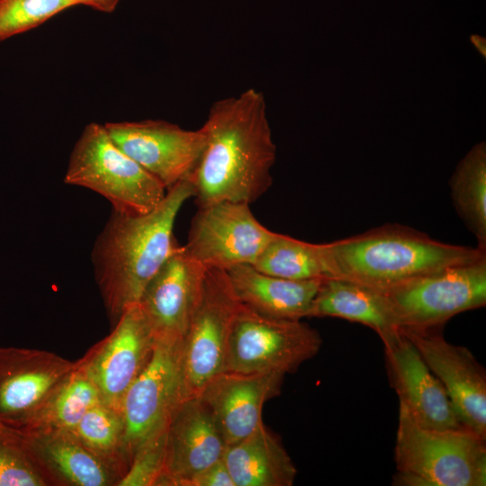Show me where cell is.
<instances>
[{
	"label": "cell",
	"instance_id": "cell-2",
	"mask_svg": "<svg viewBox=\"0 0 486 486\" xmlns=\"http://www.w3.org/2000/svg\"><path fill=\"white\" fill-rule=\"evenodd\" d=\"M194 196L189 179L180 181L150 212L140 215L112 211L92 251L95 280L112 324L179 248L174 237L183 204Z\"/></svg>",
	"mask_w": 486,
	"mask_h": 486
},
{
	"label": "cell",
	"instance_id": "cell-20",
	"mask_svg": "<svg viewBox=\"0 0 486 486\" xmlns=\"http://www.w3.org/2000/svg\"><path fill=\"white\" fill-rule=\"evenodd\" d=\"M239 302L251 310L277 319L302 320L309 316L323 280H293L272 275L253 265L227 271Z\"/></svg>",
	"mask_w": 486,
	"mask_h": 486
},
{
	"label": "cell",
	"instance_id": "cell-21",
	"mask_svg": "<svg viewBox=\"0 0 486 486\" xmlns=\"http://www.w3.org/2000/svg\"><path fill=\"white\" fill-rule=\"evenodd\" d=\"M223 461L235 486H291L297 473L280 439L264 422L248 436L227 446Z\"/></svg>",
	"mask_w": 486,
	"mask_h": 486
},
{
	"label": "cell",
	"instance_id": "cell-24",
	"mask_svg": "<svg viewBox=\"0 0 486 486\" xmlns=\"http://www.w3.org/2000/svg\"><path fill=\"white\" fill-rule=\"evenodd\" d=\"M454 207L486 250V144H476L457 165L449 182Z\"/></svg>",
	"mask_w": 486,
	"mask_h": 486
},
{
	"label": "cell",
	"instance_id": "cell-7",
	"mask_svg": "<svg viewBox=\"0 0 486 486\" xmlns=\"http://www.w3.org/2000/svg\"><path fill=\"white\" fill-rule=\"evenodd\" d=\"M322 339L302 320L260 314L243 305L230 335L224 371L239 373H294L315 356Z\"/></svg>",
	"mask_w": 486,
	"mask_h": 486
},
{
	"label": "cell",
	"instance_id": "cell-25",
	"mask_svg": "<svg viewBox=\"0 0 486 486\" xmlns=\"http://www.w3.org/2000/svg\"><path fill=\"white\" fill-rule=\"evenodd\" d=\"M253 266L264 273L293 280L331 278L323 243L278 233Z\"/></svg>",
	"mask_w": 486,
	"mask_h": 486
},
{
	"label": "cell",
	"instance_id": "cell-6",
	"mask_svg": "<svg viewBox=\"0 0 486 486\" xmlns=\"http://www.w3.org/2000/svg\"><path fill=\"white\" fill-rule=\"evenodd\" d=\"M381 291L400 328H439L458 313L485 306L486 256L422 274Z\"/></svg>",
	"mask_w": 486,
	"mask_h": 486
},
{
	"label": "cell",
	"instance_id": "cell-9",
	"mask_svg": "<svg viewBox=\"0 0 486 486\" xmlns=\"http://www.w3.org/2000/svg\"><path fill=\"white\" fill-rule=\"evenodd\" d=\"M182 340L158 338L149 362L122 398V448L128 467L136 450L167 427L182 400Z\"/></svg>",
	"mask_w": 486,
	"mask_h": 486
},
{
	"label": "cell",
	"instance_id": "cell-17",
	"mask_svg": "<svg viewBox=\"0 0 486 486\" xmlns=\"http://www.w3.org/2000/svg\"><path fill=\"white\" fill-rule=\"evenodd\" d=\"M226 447L202 399L181 400L167 425L166 467L158 486H187L194 476L222 459Z\"/></svg>",
	"mask_w": 486,
	"mask_h": 486
},
{
	"label": "cell",
	"instance_id": "cell-13",
	"mask_svg": "<svg viewBox=\"0 0 486 486\" xmlns=\"http://www.w3.org/2000/svg\"><path fill=\"white\" fill-rule=\"evenodd\" d=\"M443 385L460 423L486 438V374L470 350L438 328H400Z\"/></svg>",
	"mask_w": 486,
	"mask_h": 486
},
{
	"label": "cell",
	"instance_id": "cell-14",
	"mask_svg": "<svg viewBox=\"0 0 486 486\" xmlns=\"http://www.w3.org/2000/svg\"><path fill=\"white\" fill-rule=\"evenodd\" d=\"M379 337L384 346L390 382L399 396L400 404L413 419L434 429L464 428L443 385L400 328Z\"/></svg>",
	"mask_w": 486,
	"mask_h": 486
},
{
	"label": "cell",
	"instance_id": "cell-12",
	"mask_svg": "<svg viewBox=\"0 0 486 486\" xmlns=\"http://www.w3.org/2000/svg\"><path fill=\"white\" fill-rule=\"evenodd\" d=\"M116 145L167 191L194 172L206 143L202 127L185 130L164 120L104 124Z\"/></svg>",
	"mask_w": 486,
	"mask_h": 486
},
{
	"label": "cell",
	"instance_id": "cell-4",
	"mask_svg": "<svg viewBox=\"0 0 486 486\" xmlns=\"http://www.w3.org/2000/svg\"><path fill=\"white\" fill-rule=\"evenodd\" d=\"M396 484L484 486L486 446L466 428L434 429L416 422L400 404L394 449Z\"/></svg>",
	"mask_w": 486,
	"mask_h": 486
},
{
	"label": "cell",
	"instance_id": "cell-18",
	"mask_svg": "<svg viewBox=\"0 0 486 486\" xmlns=\"http://www.w3.org/2000/svg\"><path fill=\"white\" fill-rule=\"evenodd\" d=\"M3 426L24 449L48 485L116 486L118 476L72 431Z\"/></svg>",
	"mask_w": 486,
	"mask_h": 486
},
{
	"label": "cell",
	"instance_id": "cell-11",
	"mask_svg": "<svg viewBox=\"0 0 486 486\" xmlns=\"http://www.w3.org/2000/svg\"><path fill=\"white\" fill-rule=\"evenodd\" d=\"M157 338L139 303L129 306L105 338L76 361L95 385L101 401L120 410L122 398L144 370Z\"/></svg>",
	"mask_w": 486,
	"mask_h": 486
},
{
	"label": "cell",
	"instance_id": "cell-1",
	"mask_svg": "<svg viewBox=\"0 0 486 486\" xmlns=\"http://www.w3.org/2000/svg\"><path fill=\"white\" fill-rule=\"evenodd\" d=\"M206 143L190 180L198 207L221 201L251 204L270 188L276 147L264 94L248 88L213 103L202 126Z\"/></svg>",
	"mask_w": 486,
	"mask_h": 486
},
{
	"label": "cell",
	"instance_id": "cell-29",
	"mask_svg": "<svg viewBox=\"0 0 486 486\" xmlns=\"http://www.w3.org/2000/svg\"><path fill=\"white\" fill-rule=\"evenodd\" d=\"M46 485V480L24 449L0 424V486Z\"/></svg>",
	"mask_w": 486,
	"mask_h": 486
},
{
	"label": "cell",
	"instance_id": "cell-30",
	"mask_svg": "<svg viewBox=\"0 0 486 486\" xmlns=\"http://www.w3.org/2000/svg\"><path fill=\"white\" fill-rule=\"evenodd\" d=\"M187 486H235L223 458L194 476Z\"/></svg>",
	"mask_w": 486,
	"mask_h": 486
},
{
	"label": "cell",
	"instance_id": "cell-16",
	"mask_svg": "<svg viewBox=\"0 0 486 486\" xmlns=\"http://www.w3.org/2000/svg\"><path fill=\"white\" fill-rule=\"evenodd\" d=\"M207 270L179 246L148 283L138 303L157 339L184 338Z\"/></svg>",
	"mask_w": 486,
	"mask_h": 486
},
{
	"label": "cell",
	"instance_id": "cell-5",
	"mask_svg": "<svg viewBox=\"0 0 486 486\" xmlns=\"http://www.w3.org/2000/svg\"><path fill=\"white\" fill-rule=\"evenodd\" d=\"M64 182L104 197L112 211L140 215L152 211L165 197L166 188L124 153L104 125L90 122L70 153Z\"/></svg>",
	"mask_w": 486,
	"mask_h": 486
},
{
	"label": "cell",
	"instance_id": "cell-28",
	"mask_svg": "<svg viewBox=\"0 0 486 486\" xmlns=\"http://www.w3.org/2000/svg\"><path fill=\"white\" fill-rule=\"evenodd\" d=\"M167 427L144 442L116 486H158L165 472Z\"/></svg>",
	"mask_w": 486,
	"mask_h": 486
},
{
	"label": "cell",
	"instance_id": "cell-8",
	"mask_svg": "<svg viewBox=\"0 0 486 486\" xmlns=\"http://www.w3.org/2000/svg\"><path fill=\"white\" fill-rule=\"evenodd\" d=\"M241 302L225 270L208 269L181 346L182 400L199 397L224 371L230 335Z\"/></svg>",
	"mask_w": 486,
	"mask_h": 486
},
{
	"label": "cell",
	"instance_id": "cell-27",
	"mask_svg": "<svg viewBox=\"0 0 486 486\" xmlns=\"http://www.w3.org/2000/svg\"><path fill=\"white\" fill-rule=\"evenodd\" d=\"M77 0H0V42L31 31Z\"/></svg>",
	"mask_w": 486,
	"mask_h": 486
},
{
	"label": "cell",
	"instance_id": "cell-31",
	"mask_svg": "<svg viewBox=\"0 0 486 486\" xmlns=\"http://www.w3.org/2000/svg\"><path fill=\"white\" fill-rule=\"evenodd\" d=\"M84 4L103 13H112L121 0H77Z\"/></svg>",
	"mask_w": 486,
	"mask_h": 486
},
{
	"label": "cell",
	"instance_id": "cell-22",
	"mask_svg": "<svg viewBox=\"0 0 486 486\" xmlns=\"http://www.w3.org/2000/svg\"><path fill=\"white\" fill-rule=\"evenodd\" d=\"M308 317H334L357 322L379 336L400 328L384 293L377 288L344 278L321 282Z\"/></svg>",
	"mask_w": 486,
	"mask_h": 486
},
{
	"label": "cell",
	"instance_id": "cell-26",
	"mask_svg": "<svg viewBox=\"0 0 486 486\" xmlns=\"http://www.w3.org/2000/svg\"><path fill=\"white\" fill-rule=\"evenodd\" d=\"M72 432L119 480L124 475L128 466L123 454L124 425L120 410L100 401L86 411Z\"/></svg>",
	"mask_w": 486,
	"mask_h": 486
},
{
	"label": "cell",
	"instance_id": "cell-3",
	"mask_svg": "<svg viewBox=\"0 0 486 486\" xmlns=\"http://www.w3.org/2000/svg\"><path fill=\"white\" fill-rule=\"evenodd\" d=\"M331 278L385 289L442 268L471 263L486 250L444 243L400 224H385L323 243Z\"/></svg>",
	"mask_w": 486,
	"mask_h": 486
},
{
	"label": "cell",
	"instance_id": "cell-23",
	"mask_svg": "<svg viewBox=\"0 0 486 486\" xmlns=\"http://www.w3.org/2000/svg\"><path fill=\"white\" fill-rule=\"evenodd\" d=\"M100 401L95 385L75 363L74 370L45 401L20 425L10 428L72 431Z\"/></svg>",
	"mask_w": 486,
	"mask_h": 486
},
{
	"label": "cell",
	"instance_id": "cell-10",
	"mask_svg": "<svg viewBox=\"0 0 486 486\" xmlns=\"http://www.w3.org/2000/svg\"><path fill=\"white\" fill-rule=\"evenodd\" d=\"M277 233L263 226L250 204L221 201L198 207L184 246L206 269L255 265Z\"/></svg>",
	"mask_w": 486,
	"mask_h": 486
},
{
	"label": "cell",
	"instance_id": "cell-19",
	"mask_svg": "<svg viewBox=\"0 0 486 486\" xmlns=\"http://www.w3.org/2000/svg\"><path fill=\"white\" fill-rule=\"evenodd\" d=\"M284 376L223 371L208 382L199 397L212 412L227 446L248 436L263 423V406L280 393Z\"/></svg>",
	"mask_w": 486,
	"mask_h": 486
},
{
	"label": "cell",
	"instance_id": "cell-15",
	"mask_svg": "<svg viewBox=\"0 0 486 486\" xmlns=\"http://www.w3.org/2000/svg\"><path fill=\"white\" fill-rule=\"evenodd\" d=\"M74 368L75 362L52 352L0 347V423L20 425Z\"/></svg>",
	"mask_w": 486,
	"mask_h": 486
}]
</instances>
